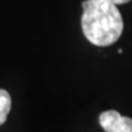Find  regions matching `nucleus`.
<instances>
[{"label": "nucleus", "instance_id": "1", "mask_svg": "<svg viewBox=\"0 0 132 132\" xmlns=\"http://www.w3.org/2000/svg\"><path fill=\"white\" fill-rule=\"evenodd\" d=\"M82 7V32L92 44L108 47L120 38L123 31V20L118 5L109 0H85Z\"/></svg>", "mask_w": 132, "mask_h": 132}, {"label": "nucleus", "instance_id": "2", "mask_svg": "<svg viewBox=\"0 0 132 132\" xmlns=\"http://www.w3.org/2000/svg\"><path fill=\"white\" fill-rule=\"evenodd\" d=\"M99 123L105 132H132V119L120 115L116 110L102 113Z\"/></svg>", "mask_w": 132, "mask_h": 132}, {"label": "nucleus", "instance_id": "3", "mask_svg": "<svg viewBox=\"0 0 132 132\" xmlns=\"http://www.w3.org/2000/svg\"><path fill=\"white\" fill-rule=\"evenodd\" d=\"M11 109V97L9 92L0 88V126L6 121Z\"/></svg>", "mask_w": 132, "mask_h": 132}, {"label": "nucleus", "instance_id": "4", "mask_svg": "<svg viewBox=\"0 0 132 132\" xmlns=\"http://www.w3.org/2000/svg\"><path fill=\"white\" fill-rule=\"evenodd\" d=\"M109 1H111L115 5H120V4H126V3L131 1V0H109Z\"/></svg>", "mask_w": 132, "mask_h": 132}]
</instances>
